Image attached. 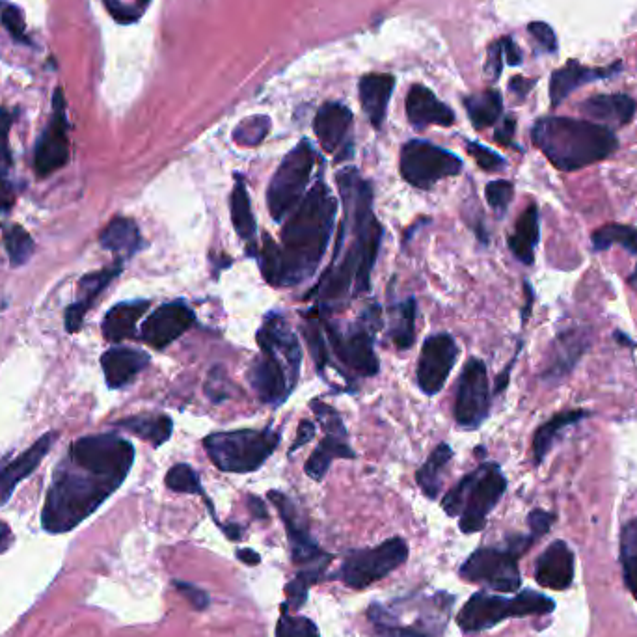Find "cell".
I'll return each instance as SVG.
<instances>
[{"label":"cell","mask_w":637,"mask_h":637,"mask_svg":"<svg viewBox=\"0 0 637 637\" xmlns=\"http://www.w3.org/2000/svg\"><path fill=\"white\" fill-rule=\"evenodd\" d=\"M135 462V448L118 434L82 436L56 466L47 492L41 526L49 533H68L122 487Z\"/></svg>","instance_id":"obj_1"},{"label":"cell","mask_w":637,"mask_h":637,"mask_svg":"<svg viewBox=\"0 0 637 637\" xmlns=\"http://www.w3.org/2000/svg\"><path fill=\"white\" fill-rule=\"evenodd\" d=\"M338 185L345 213L334 258L310 293L321 302H339L366 293L382 241V228L373 215V194L366 181L354 168H347L339 172Z\"/></svg>","instance_id":"obj_2"},{"label":"cell","mask_w":637,"mask_h":637,"mask_svg":"<svg viewBox=\"0 0 637 637\" xmlns=\"http://www.w3.org/2000/svg\"><path fill=\"white\" fill-rule=\"evenodd\" d=\"M338 202L325 181H317L300 200L282 230V246L263 235L261 272L274 287H295L319 269L334 233Z\"/></svg>","instance_id":"obj_3"},{"label":"cell","mask_w":637,"mask_h":637,"mask_svg":"<svg viewBox=\"0 0 637 637\" xmlns=\"http://www.w3.org/2000/svg\"><path fill=\"white\" fill-rule=\"evenodd\" d=\"M533 144L563 172L582 170L615 153L619 142L610 127L563 116L541 118L531 131Z\"/></svg>","instance_id":"obj_4"},{"label":"cell","mask_w":637,"mask_h":637,"mask_svg":"<svg viewBox=\"0 0 637 637\" xmlns=\"http://www.w3.org/2000/svg\"><path fill=\"white\" fill-rule=\"evenodd\" d=\"M261 356L248 371V380L267 405H280L291 395L300 375L302 351L297 336L280 313H271L259 328Z\"/></svg>","instance_id":"obj_5"},{"label":"cell","mask_w":637,"mask_h":637,"mask_svg":"<svg viewBox=\"0 0 637 637\" xmlns=\"http://www.w3.org/2000/svg\"><path fill=\"white\" fill-rule=\"evenodd\" d=\"M505 488L507 481L500 466L483 464L449 490L442 507L449 516L461 515L462 533H475L485 528L488 513L500 502Z\"/></svg>","instance_id":"obj_6"},{"label":"cell","mask_w":637,"mask_h":637,"mask_svg":"<svg viewBox=\"0 0 637 637\" xmlns=\"http://www.w3.org/2000/svg\"><path fill=\"white\" fill-rule=\"evenodd\" d=\"M280 444V434L265 431H226L209 434L204 448L213 464L222 472L248 474L256 472Z\"/></svg>","instance_id":"obj_7"},{"label":"cell","mask_w":637,"mask_h":637,"mask_svg":"<svg viewBox=\"0 0 637 637\" xmlns=\"http://www.w3.org/2000/svg\"><path fill=\"white\" fill-rule=\"evenodd\" d=\"M554 608V600L535 591H524L513 598L477 593L464 604L461 613L457 615V623L464 632H481L494 624L502 623L503 619L544 615L552 613Z\"/></svg>","instance_id":"obj_8"},{"label":"cell","mask_w":637,"mask_h":637,"mask_svg":"<svg viewBox=\"0 0 637 637\" xmlns=\"http://www.w3.org/2000/svg\"><path fill=\"white\" fill-rule=\"evenodd\" d=\"M313 166L315 150L308 140H302L295 150L285 155L267 192L269 211L276 222H282L291 211L297 209L312 177Z\"/></svg>","instance_id":"obj_9"},{"label":"cell","mask_w":637,"mask_h":637,"mask_svg":"<svg viewBox=\"0 0 637 637\" xmlns=\"http://www.w3.org/2000/svg\"><path fill=\"white\" fill-rule=\"evenodd\" d=\"M531 539H518L507 550L479 548L462 565L461 576L468 582H483L500 593H515L520 587L518 556L528 548Z\"/></svg>","instance_id":"obj_10"},{"label":"cell","mask_w":637,"mask_h":637,"mask_svg":"<svg viewBox=\"0 0 637 637\" xmlns=\"http://www.w3.org/2000/svg\"><path fill=\"white\" fill-rule=\"evenodd\" d=\"M407 557L408 546L403 539H388L375 548L353 552L343 561L338 578L351 589H364L401 567Z\"/></svg>","instance_id":"obj_11"},{"label":"cell","mask_w":637,"mask_h":637,"mask_svg":"<svg viewBox=\"0 0 637 637\" xmlns=\"http://www.w3.org/2000/svg\"><path fill=\"white\" fill-rule=\"evenodd\" d=\"M462 161L425 140H410L401 151V176L418 189H431L446 177L461 174Z\"/></svg>","instance_id":"obj_12"},{"label":"cell","mask_w":637,"mask_h":637,"mask_svg":"<svg viewBox=\"0 0 637 637\" xmlns=\"http://www.w3.org/2000/svg\"><path fill=\"white\" fill-rule=\"evenodd\" d=\"M377 319H379V310L371 308L369 319H366L362 325L351 328L347 334H339L334 326L325 325L326 336L332 343L336 356L351 371L362 377H373L379 373V360L373 351V334L369 326L377 325Z\"/></svg>","instance_id":"obj_13"},{"label":"cell","mask_w":637,"mask_h":637,"mask_svg":"<svg viewBox=\"0 0 637 637\" xmlns=\"http://www.w3.org/2000/svg\"><path fill=\"white\" fill-rule=\"evenodd\" d=\"M69 163V122L62 88L53 95V114L34 151V168L40 177L51 176Z\"/></svg>","instance_id":"obj_14"},{"label":"cell","mask_w":637,"mask_h":637,"mask_svg":"<svg viewBox=\"0 0 637 637\" xmlns=\"http://www.w3.org/2000/svg\"><path fill=\"white\" fill-rule=\"evenodd\" d=\"M490 408V388H488L487 366L472 358L459 380V390L455 399V420L462 429H477L487 420Z\"/></svg>","instance_id":"obj_15"},{"label":"cell","mask_w":637,"mask_h":637,"mask_svg":"<svg viewBox=\"0 0 637 637\" xmlns=\"http://www.w3.org/2000/svg\"><path fill=\"white\" fill-rule=\"evenodd\" d=\"M271 502L276 505V509L280 511V516L284 520L285 529H287V537L291 543V556L297 565H304L306 570H323L325 572L332 556L325 554L319 544L310 537V531L306 522L299 515L297 507L293 502L282 494L272 490L269 492Z\"/></svg>","instance_id":"obj_16"},{"label":"cell","mask_w":637,"mask_h":637,"mask_svg":"<svg viewBox=\"0 0 637 637\" xmlns=\"http://www.w3.org/2000/svg\"><path fill=\"white\" fill-rule=\"evenodd\" d=\"M457 356V343L449 334H436L425 339L418 364V382L425 394H438L444 388Z\"/></svg>","instance_id":"obj_17"},{"label":"cell","mask_w":637,"mask_h":637,"mask_svg":"<svg viewBox=\"0 0 637 637\" xmlns=\"http://www.w3.org/2000/svg\"><path fill=\"white\" fill-rule=\"evenodd\" d=\"M194 323V312L185 302H170L157 308L144 321L140 328V338L153 349H164L181 338Z\"/></svg>","instance_id":"obj_18"},{"label":"cell","mask_w":637,"mask_h":637,"mask_svg":"<svg viewBox=\"0 0 637 637\" xmlns=\"http://www.w3.org/2000/svg\"><path fill=\"white\" fill-rule=\"evenodd\" d=\"M120 272L122 263L82 276L77 287V299L66 310V330L69 334H77L81 330L86 313L94 308L95 300L120 276Z\"/></svg>","instance_id":"obj_19"},{"label":"cell","mask_w":637,"mask_h":637,"mask_svg":"<svg viewBox=\"0 0 637 637\" xmlns=\"http://www.w3.org/2000/svg\"><path fill=\"white\" fill-rule=\"evenodd\" d=\"M55 438L56 433L43 434L30 448L25 449L19 457H15L14 461L0 468V507L10 502L15 488L23 479L34 474V470L53 448Z\"/></svg>","instance_id":"obj_20"},{"label":"cell","mask_w":637,"mask_h":637,"mask_svg":"<svg viewBox=\"0 0 637 637\" xmlns=\"http://www.w3.org/2000/svg\"><path fill=\"white\" fill-rule=\"evenodd\" d=\"M535 578L543 587L563 591L574 580V556L569 544L556 541L544 550L535 569Z\"/></svg>","instance_id":"obj_21"},{"label":"cell","mask_w":637,"mask_h":637,"mask_svg":"<svg viewBox=\"0 0 637 637\" xmlns=\"http://www.w3.org/2000/svg\"><path fill=\"white\" fill-rule=\"evenodd\" d=\"M150 364V354L131 349V347H114L101 356V367L105 373L107 386L112 390H120L135 379L140 371Z\"/></svg>","instance_id":"obj_22"},{"label":"cell","mask_w":637,"mask_h":637,"mask_svg":"<svg viewBox=\"0 0 637 637\" xmlns=\"http://www.w3.org/2000/svg\"><path fill=\"white\" fill-rule=\"evenodd\" d=\"M351 123H353V114L345 105L341 103L323 105L313 120V131L319 138L321 148L326 153H336L345 142Z\"/></svg>","instance_id":"obj_23"},{"label":"cell","mask_w":637,"mask_h":637,"mask_svg":"<svg viewBox=\"0 0 637 637\" xmlns=\"http://www.w3.org/2000/svg\"><path fill=\"white\" fill-rule=\"evenodd\" d=\"M407 116L410 123L418 129L427 125H442L449 127L455 122V114L436 99V95L425 86H414L407 95Z\"/></svg>","instance_id":"obj_24"},{"label":"cell","mask_w":637,"mask_h":637,"mask_svg":"<svg viewBox=\"0 0 637 637\" xmlns=\"http://www.w3.org/2000/svg\"><path fill=\"white\" fill-rule=\"evenodd\" d=\"M583 114L595 123H610V125H626L632 122L636 114V101L630 95H595L583 101Z\"/></svg>","instance_id":"obj_25"},{"label":"cell","mask_w":637,"mask_h":637,"mask_svg":"<svg viewBox=\"0 0 637 637\" xmlns=\"http://www.w3.org/2000/svg\"><path fill=\"white\" fill-rule=\"evenodd\" d=\"M392 92H394V77L390 75L371 73L360 81L362 109L375 129H380L384 123Z\"/></svg>","instance_id":"obj_26"},{"label":"cell","mask_w":637,"mask_h":637,"mask_svg":"<svg viewBox=\"0 0 637 637\" xmlns=\"http://www.w3.org/2000/svg\"><path fill=\"white\" fill-rule=\"evenodd\" d=\"M99 243L120 261L133 258L144 246L135 220L125 217L112 218L109 226L101 233Z\"/></svg>","instance_id":"obj_27"},{"label":"cell","mask_w":637,"mask_h":637,"mask_svg":"<svg viewBox=\"0 0 637 637\" xmlns=\"http://www.w3.org/2000/svg\"><path fill=\"white\" fill-rule=\"evenodd\" d=\"M621 68V64H615L613 68L608 69H589L583 68L578 62H569L565 68L557 69L552 75L550 81V99L552 105L559 107L563 99H567L580 84L600 79V77H610L613 75V69Z\"/></svg>","instance_id":"obj_28"},{"label":"cell","mask_w":637,"mask_h":637,"mask_svg":"<svg viewBox=\"0 0 637 637\" xmlns=\"http://www.w3.org/2000/svg\"><path fill=\"white\" fill-rule=\"evenodd\" d=\"M150 302L138 300V302H122L114 306L103 321V336L107 341L118 343L123 339L135 336L136 325L142 319V315L148 312Z\"/></svg>","instance_id":"obj_29"},{"label":"cell","mask_w":637,"mask_h":637,"mask_svg":"<svg viewBox=\"0 0 637 637\" xmlns=\"http://www.w3.org/2000/svg\"><path fill=\"white\" fill-rule=\"evenodd\" d=\"M539 239V209L537 205L531 204L516 220L515 233L509 237V248L518 261H522L524 265H531Z\"/></svg>","instance_id":"obj_30"},{"label":"cell","mask_w":637,"mask_h":637,"mask_svg":"<svg viewBox=\"0 0 637 637\" xmlns=\"http://www.w3.org/2000/svg\"><path fill=\"white\" fill-rule=\"evenodd\" d=\"M336 459H354V451L347 444V436L341 434H326L319 448L313 451L306 462L304 470L315 481H321L325 477L332 461Z\"/></svg>","instance_id":"obj_31"},{"label":"cell","mask_w":637,"mask_h":637,"mask_svg":"<svg viewBox=\"0 0 637 637\" xmlns=\"http://www.w3.org/2000/svg\"><path fill=\"white\" fill-rule=\"evenodd\" d=\"M587 416H589V412H585V410H569V412H559L554 418H550L544 425H541L533 436L535 464H541L544 461V457L550 453V449L554 448L559 434L572 425L585 420Z\"/></svg>","instance_id":"obj_32"},{"label":"cell","mask_w":637,"mask_h":637,"mask_svg":"<svg viewBox=\"0 0 637 637\" xmlns=\"http://www.w3.org/2000/svg\"><path fill=\"white\" fill-rule=\"evenodd\" d=\"M116 425L129 433L140 436L142 440L150 442L151 446H155V448L166 444L174 431V423L164 414H138V416L120 420Z\"/></svg>","instance_id":"obj_33"},{"label":"cell","mask_w":637,"mask_h":637,"mask_svg":"<svg viewBox=\"0 0 637 637\" xmlns=\"http://www.w3.org/2000/svg\"><path fill=\"white\" fill-rule=\"evenodd\" d=\"M231 220H233V228L239 233V237L244 239L250 246V254H256L254 246H256V218L252 213V204H250V196L244 185L243 179L237 177V183L231 192Z\"/></svg>","instance_id":"obj_34"},{"label":"cell","mask_w":637,"mask_h":637,"mask_svg":"<svg viewBox=\"0 0 637 637\" xmlns=\"http://www.w3.org/2000/svg\"><path fill=\"white\" fill-rule=\"evenodd\" d=\"M587 345H589L587 334H583L580 330H574V332H567V334L559 336L556 347H554L556 349L554 351L556 358L548 366L546 377H554V379L565 377L570 369L578 364V360L582 358Z\"/></svg>","instance_id":"obj_35"},{"label":"cell","mask_w":637,"mask_h":637,"mask_svg":"<svg viewBox=\"0 0 637 637\" xmlns=\"http://www.w3.org/2000/svg\"><path fill=\"white\" fill-rule=\"evenodd\" d=\"M468 116L475 129H487L500 120L503 110L502 95L496 90H487L483 94L472 95L464 101Z\"/></svg>","instance_id":"obj_36"},{"label":"cell","mask_w":637,"mask_h":637,"mask_svg":"<svg viewBox=\"0 0 637 637\" xmlns=\"http://www.w3.org/2000/svg\"><path fill=\"white\" fill-rule=\"evenodd\" d=\"M453 459V451L449 448L448 444H440L438 448L434 449L431 453V457L427 459V462L420 468V472L416 475L418 479V485L421 490L427 494V498H436L438 492H440V485H442V474L448 466V462Z\"/></svg>","instance_id":"obj_37"},{"label":"cell","mask_w":637,"mask_h":637,"mask_svg":"<svg viewBox=\"0 0 637 637\" xmlns=\"http://www.w3.org/2000/svg\"><path fill=\"white\" fill-rule=\"evenodd\" d=\"M2 239L12 267H23L34 256L36 246L23 226L15 222H2Z\"/></svg>","instance_id":"obj_38"},{"label":"cell","mask_w":637,"mask_h":637,"mask_svg":"<svg viewBox=\"0 0 637 637\" xmlns=\"http://www.w3.org/2000/svg\"><path fill=\"white\" fill-rule=\"evenodd\" d=\"M591 243L597 252L608 250L613 244H619L630 254H637V230L634 226L626 224H608L593 233Z\"/></svg>","instance_id":"obj_39"},{"label":"cell","mask_w":637,"mask_h":637,"mask_svg":"<svg viewBox=\"0 0 637 637\" xmlns=\"http://www.w3.org/2000/svg\"><path fill=\"white\" fill-rule=\"evenodd\" d=\"M621 563L624 582L637 600V518L630 520L621 533Z\"/></svg>","instance_id":"obj_40"},{"label":"cell","mask_w":637,"mask_h":637,"mask_svg":"<svg viewBox=\"0 0 637 637\" xmlns=\"http://www.w3.org/2000/svg\"><path fill=\"white\" fill-rule=\"evenodd\" d=\"M392 338L399 349L412 347L416 338V300H405L395 308Z\"/></svg>","instance_id":"obj_41"},{"label":"cell","mask_w":637,"mask_h":637,"mask_svg":"<svg viewBox=\"0 0 637 637\" xmlns=\"http://www.w3.org/2000/svg\"><path fill=\"white\" fill-rule=\"evenodd\" d=\"M269 131H271V120L267 116H252L235 127L233 140L244 148H254L267 138Z\"/></svg>","instance_id":"obj_42"},{"label":"cell","mask_w":637,"mask_h":637,"mask_svg":"<svg viewBox=\"0 0 637 637\" xmlns=\"http://www.w3.org/2000/svg\"><path fill=\"white\" fill-rule=\"evenodd\" d=\"M306 341H308V347H310V353H312L313 360L317 367L323 371L326 364H328V349H326L325 341V323L321 319L319 313H310L308 315V326H306Z\"/></svg>","instance_id":"obj_43"},{"label":"cell","mask_w":637,"mask_h":637,"mask_svg":"<svg viewBox=\"0 0 637 637\" xmlns=\"http://www.w3.org/2000/svg\"><path fill=\"white\" fill-rule=\"evenodd\" d=\"M321 578H323V570H300L297 578L293 582L287 583V587H285L287 602H285L284 608L289 606L291 610H299L308 598V589L312 587L313 583L319 582Z\"/></svg>","instance_id":"obj_44"},{"label":"cell","mask_w":637,"mask_h":637,"mask_svg":"<svg viewBox=\"0 0 637 637\" xmlns=\"http://www.w3.org/2000/svg\"><path fill=\"white\" fill-rule=\"evenodd\" d=\"M166 487L181 494H204L200 477L189 464H176L174 468H170V472L166 474Z\"/></svg>","instance_id":"obj_45"},{"label":"cell","mask_w":637,"mask_h":637,"mask_svg":"<svg viewBox=\"0 0 637 637\" xmlns=\"http://www.w3.org/2000/svg\"><path fill=\"white\" fill-rule=\"evenodd\" d=\"M276 637H319V630L308 617H295L284 611L276 624Z\"/></svg>","instance_id":"obj_46"},{"label":"cell","mask_w":637,"mask_h":637,"mask_svg":"<svg viewBox=\"0 0 637 637\" xmlns=\"http://www.w3.org/2000/svg\"><path fill=\"white\" fill-rule=\"evenodd\" d=\"M485 194H487L488 205L496 211V215L502 217L511 205L515 189H513V183L500 179V181H490L485 189Z\"/></svg>","instance_id":"obj_47"},{"label":"cell","mask_w":637,"mask_h":637,"mask_svg":"<svg viewBox=\"0 0 637 637\" xmlns=\"http://www.w3.org/2000/svg\"><path fill=\"white\" fill-rule=\"evenodd\" d=\"M12 166V161L0 159V213H8L14 207L17 198Z\"/></svg>","instance_id":"obj_48"},{"label":"cell","mask_w":637,"mask_h":637,"mask_svg":"<svg viewBox=\"0 0 637 637\" xmlns=\"http://www.w3.org/2000/svg\"><path fill=\"white\" fill-rule=\"evenodd\" d=\"M0 23L12 34L14 40L28 43L27 34H25V19H23L19 8L0 2Z\"/></svg>","instance_id":"obj_49"},{"label":"cell","mask_w":637,"mask_h":637,"mask_svg":"<svg viewBox=\"0 0 637 637\" xmlns=\"http://www.w3.org/2000/svg\"><path fill=\"white\" fill-rule=\"evenodd\" d=\"M150 4V0H142L140 4L136 6H129V4H123L122 0H105V6L109 10L112 17L116 21H120L123 25H129V23H135L136 19L142 15L144 8Z\"/></svg>","instance_id":"obj_50"},{"label":"cell","mask_w":637,"mask_h":637,"mask_svg":"<svg viewBox=\"0 0 637 637\" xmlns=\"http://www.w3.org/2000/svg\"><path fill=\"white\" fill-rule=\"evenodd\" d=\"M466 150L474 157V161L479 164V168H483L487 172H496V170H500V168L505 166V161L496 151L488 150V148L477 144V142H468Z\"/></svg>","instance_id":"obj_51"},{"label":"cell","mask_w":637,"mask_h":637,"mask_svg":"<svg viewBox=\"0 0 637 637\" xmlns=\"http://www.w3.org/2000/svg\"><path fill=\"white\" fill-rule=\"evenodd\" d=\"M14 125V114L10 110L0 109V159L12 161V150H10V129Z\"/></svg>","instance_id":"obj_52"},{"label":"cell","mask_w":637,"mask_h":637,"mask_svg":"<svg viewBox=\"0 0 637 637\" xmlns=\"http://www.w3.org/2000/svg\"><path fill=\"white\" fill-rule=\"evenodd\" d=\"M174 585H176L177 591L189 600L194 610H205V608L209 606V597H207V593L202 591L200 587H196V585H192V583L179 582V580H176Z\"/></svg>","instance_id":"obj_53"},{"label":"cell","mask_w":637,"mask_h":637,"mask_svg":"<svg viewBox=\"0 0 637 637\" xmlns=\"http://www.w3.org/2000/svg\"><path fill=\"white\" fill-rule=\"evenodd\" d=\"M529 34L539 41L546 51H556V34H554V30H552L550 25H546V23H531L529 25Z\"/></svg>","instance_id":"obj_54"},{"label":"cell","mask_w":637,"mask_h":637,"mask_svg":"<svg viewBox=\"0 0 637 637\" xmlns=\"http://www.w3.org/2000/svg\"><path fill=\"white\" fill-rule=\"evenodd\" d=\"M529 528H531V537H541L554 524V515L546 513V511H533L528 518Z\"/></svg>","instance_id":"obj_55"},{"label":"cell","mask_w":637,"mask_h":637,"mask_svg":"<svg viewBox=\"0 0 637 637\" xmlns=\"http://www.w3.org/2000/svg\"><path fill=\"white\" fill-rule=\"evenodd\" d=\"M502 62V41H498V43H494V45L488 49L487 73L492 79H498V77H500V73H502Z\"/></svg>","instance_id":"obj_56"},{"label":"cell","mask_w":637,"mask_h":637,"mask_svg":"<svg viewBox=\"0 0 637 637\" xmlns=\"http://www.w3.org/2000/svg\"><path fill=\"white\" fill-rule=\"evenodd\" d=\"M313 436H315V425H313L312 421H300L297 438H295V442H293V446H291V453L302 448V446H306V444L312 440Z\"/></svg>","instance_id":"obj_57"},{"label":"cell","mask_w":637,"mask_h":637,"mask_svg":"<svg viewBox=\"0 0 637 637\" xmlns=\"http://www.w3.org/2000/svg\"><path fill=\"white\" fill-rule=\"evenodd\" d=\"M515 120L513 118H505L502 125L496 131V142H500L502 146H509L513 136H515Z\"/></svg>","instance_id":"obj_58"},{"label":"cell","mask_w":637,"mask_h":637,"mask_svg":"<svg viewBox=\"0 0 637 637\" xmlns=\"http://www.w3.org/2000/svg\"><path fill=\"white\" fill-rule=\"evenodd\" d=\"M502 47L503 56L507 58V64H509V66H518V64L522 62V55H520V51L516 49V45L513 43V40L505 38V40H502Z\"/></svg>","instance_id":"obj_59"},{"label":"cell","mask_w":637,"mask_h":637,"mask_svg":"<svg viewBox=\"0 0 637 637\" xmlns=\"http://www.w3.org/2000/svg\"><path fill=\"white\" fill-rule=\"evenodd\" d=\"M12 543H14V533H12V529H10V526H8L6 522L0 520V554L8 552Z\"/></svg>","instance_id":"obj_60"},{"label":"cell","mask_w":637,"mask_h":637,"mask_svg":"<svg viewBox=\"0 0 637 637\" xmlns=\"http://www.w3.org/2000/svg\"><path fill=\"white\" fill-rule=\"evenodd\" d=\"M237 557L243 561L244 565H250V567L258 565L259 561H261V557H259L258 552L248 550V548H244V550H237Z\"/></svg>","instance_id":"obj_61"},{"label":"cell","mask_w":637,"mask_h":637,"mask_svg":"<svg viewBox=\"0 0 637 637\" xmlns=\"http://www.w3.org/2000/svg\"><path fill=\"white\" fill-rule=\"evenodd\" d=\"M248 507H250V511L254 513L256 518H267V516H269L267 515L265 505H263V502H261L259 498H256V496H250V498H248Z\"/></svg>","instance_id":"obj_62"},{"label":"cell","mask_w":637,"mask_h":637,"mask_svg":"<svg viewBox=\"0 0 637 637\" xmlns=\"http://www.w3.org/2000/svg\"><path fill=\"white\" fill-rule=\"evenodd\" d=\"M531 86H533V81H526V79H513L511 81V90L515 92L516 95H520V97H524V95L528 94L529 90H531Z\"/></svg>","instance_id":"obj_63"},{"label":"cell","mask_w":637,"mask_h":637,"mask_svg":"<svg viewBox=\"0 0 637 637\" xmlns=\"http://www.w3.org/2000/svg\"><path fill=\"white\" fill-rule=\"evenodd\" d=\"M632 282H634V285H636L637 287V267H636V272H634V276H632Z\"/></svg>","instance_id":"obj_64"}]
</instances>
